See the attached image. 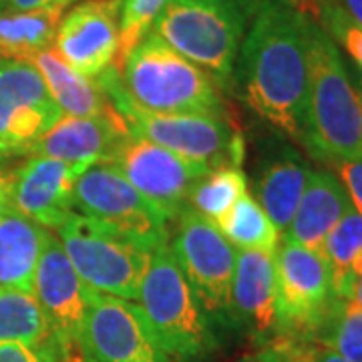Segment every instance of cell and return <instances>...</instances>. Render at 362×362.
<instances>
[{"mask_svg": "<svg viewBox=\"0 0 362 362\" xmlns=\"http://www.w3.org/2000/svg\"><path fill=\"white\" fill-rule=\"evenodd\" d=\"M308 13L294 0H262L247 28L230 89L259 119L306 141Z\"/></svg>", "mask_w": 362, "mask_h": 362, "instance_id": "cell-1", "label": "cell"}, {"mask_svg": "<svg viewBox=\"0 0 362 362\" xmlns=\"http://www.w3.org/2000/svg\"><path fill=\"white\" fill-rule=\"evenodd\" d=\"M306 141L326 159L362 157V109L342 52L308 13Z\"/></svg>", "mask_w": 362, "mask_h": 362, "instance_id": "cell-2", "label": "cell"}, {"mask_svg": "<svg viewBox=\"0 0 362 362\" xmlns=\"http://www.w3.org/2000/svg\"><path fill=\"white\" fill-rule=\"evenodd\" d=\"M262 0H168L151 33L230 89L240 47Z\"/></svg>", "mask_w": 362, "mask_h": 362, "instance_id": "cell-3", "label": "cell"}, {"mask_svg": "<svg viewBox=\"0 0 362 362\" xmlns=\"http://www.w3.org/2000/svg\"><path fill=\"white\" fill-rule=\"evenodd\" d=\"M117 69L133 103L151 113L228 117L218 83L156 33H147Z\"/></svg>", "mask_w": 362, "mask_h": 362, "instance_id": "cell-4", "label": "cell"}, {"mask_svg": "<svg viewBox=\"0 0 362 362\" xmlns=\"http://www.w3.org/2000/svg\"><path fill=\"white\" fill-rule=\"evenodd\" d=\"M109 103L125 121L131 135L157 143L169 151L209 169L220 165H240L244 159V139L228 121L216 115H177L151 113L133 103L123 89L117 66H109L95 78Z\"/></svg>", "mask_w": 362, "mask_h": 362, "instance_id": "cell-5", "label": "cell"}, {"mask_svg": "<svg viewBox=\"0 0 362 362\" xmlns=\"http://www.w3.org/2000/svg\"><path fill=\"white\" fill-rule=\"evenodd\" d=\"M137 302L159 346L173 362H202L216 350L206 310L187 284L169 244L153 250Z\"/></svg>", "mask_w": 362, "mask_h": 362, "instance_id": "cell-6", "label": "cell"}, {"mask_svg": "<svg viewBox=\"0 0 362 362\" xmlns=\"http://www.w3.org/2000/svg\"><path fill=\"white\" fill-rule=\"evenodd\" d=\"M54 232L66 258L89 290L137 302L139 286L153 254L151 250L75 209Z\"/></svg>", "mask_w": 362, "mask_h": 362, "instance_id": "cell-7", "label": "cell"}, {"mask_svg": "<svg viewBox=\"0 0 362 362\" xmlns=\"http://www.w3.org/2000/svg\"><path fill=\"white\" fill-rule=\"evenodd\" d=\"M73 209L147 250L169 244V218L113 165L99 163L78 177Z\"/></svg>", "mask_w": 362, "mask_h": 362, "instance_id": "cell-8", "label": "cell"}, {"mask_svg": "<svg viewBox=\"0 0 362 362\" xmlns=\"http://www.w3.org/2000/svg\"><path fill=\"white\" fill-rule=\"evenodd\" d=\"M175 238L169 244L187 284L206 314L230 310L235 247L223 238L216 223L185 206L175 218Z\"/></svg>", "mask_w": 362, "mask_h": 362, "instance_id": "cell-9", "label": "cell"}, {"mask_svg": "<svg viewBox=\"0 0 362 362\" xmlns=\"http://www.w3.org/2000/svg\"><path fill=\"white\" fill-rule=\"evenodd\" d=\"M63 111L28 61L0 59V159L33 156Z\"/></svg>", "mask_w": 362, "mask_h": 362, "instance_id": "cell-10", "label": "cell"}, {"mask_svg": "<svg viewBox=\"0 0 362 362\" xmlns=\"http://www.w3.org/2000/svg\"><path fill=\"white\" fill-rule=\"evenodd\" d=\"M78 344L87 362H173L159 346L139 304L93 290Z\"/></svg>", "mask_w": 362, "mask_h": 362, "instance_id": "cell-11", "label": "cell"}, {"mask_svg": "<svg viewBox=\"0 0 362 362\" xmlns=\"http://www.w3.org/2000/svg\"><path fill=\"white\" fill-rule=\"evenodd\" d=\"M278 328L310 332L322 326L332 302V278L320 254L280 240L274 252Z\"/></svg>", "mask_w": 362, "mask_h": 362, "instance_id": "cell-12", "label": "cell"}, {"mask_svg": "<svg viewBox=\"0 0 362 362\" xmlns=\"http://www.w3.org/2000/svg\"><path fill=\"white\" fill-rule=\"evenodd\" d=\"M107 165L119 169L131 185L156 204L169 220L187 206L195 181L209 168L169 151L157 143L129 135Z\"/></svg>", "mask_w": 362, "mask_h": 362, "instance_id": "cell-13", "label": "cell"}, {"mask_svg": "<svg viewBox=\"0 0 362 362\" xmlns=\"http://www.w3.org/2000/svg\"><path fill=\"white\" fill-rule=\"evenodd\" d=\"M54 52L83 77L97 78L119 54V0H81L63 14Z\"/></svg>", "mask_w": 362, "mask_h": 362, "instance_id": "cell-14", "label": "cell"}, {"mask_svg": "<svg viewBox=\"0 0 362 362\" xmlns=\"http://www.w3.org/2000/svg\"><path fill=\"white\" fill-rule=\"evenodd\" d=\"M85 163H66L45 156H30L13 175V207L47 230L73 211V192Z\"/></svg>", "mask_w": 362, "mask_h": 362, "instance_id": "cell-15", "label": "cell"}, {"mask_svg": "<svg viewBox=\"0 0 362 362\" xmlns=\"http://www.w3.org/2000/svg\"><path fill=\"white\" fill-rule=\"evenodd\" d=\"M89 294L90 290L78 278L71 259L66 258L63 244L51 232L37 266L33 296L37 298L45 312L51 330L63 342L78 344Z\"/></svg>", "mask_w": 362, "mask_h": 362, "instance_id": "cell-16", "label": "cell"}, {"mask_svg": "<svg viewBox=\"0 0 362 362\" xmlns=\"http://www.w3.org/2000/svg\"><path fill=\"white\" fill-rule=\"evenodd\" d=\"M228 312L252 337H266L278 328L274 252L242 250L238 254Z\"/></svg>", "mask_w": 362, "mask_h": 362, "instance_id": "cell-17", "label": "cell"}, {"mask_svg": "<svg viewBox=\"0 0 362 362\" xmlns=\"http://www.w3.org/2000/svg\"><path fill=\"white\" fill-rule=\"evenodd\" d=\"M131 133L121 117H71L63 119L52 127L33 156H45L61 159L66 163L99 165L109 163L115 151Z\"/></svg>", "mask_w": 362, "mask_h": 362, "instance_id": "cell-18", "label": "cell"}, {"mask_svg": "<svg viewBox=\"0 0 362 362\" xmlns=\"http://www.w3.org/2000/svg\"><path fill=\"white\" fill-rule=\"evenodd\" d=\"M350 207L352 202L337 175L328 171H310L296 214L282 240L322 256L326 235Z\"/></svg>", "mask_w": 362, "mask_h": 362, "instance_id": "cell-19", "label": "cell"}, {"mask_svg": "<svg viewBox=\"0 0 362 362\" xmlns=\"http://www.w3.org/2000/svg\"><path fill=\"white\" fill-rule=\"evenodd\" d=\"M51 230L28 220L13 206L0 218V292L33 294L35 274Z\"/></svg>", "mask_w": 362, "mask_h": 362, "instance_id": "cell-20", "label": "cell"}, {"mask_svg": "<svg viewBox=\"0 0 362 362\" xmlns=\"http://www.w3.org/2000/svg\"><path fill=\"white\" fill-rule=\"evenodd\" d=\"M28 63L37 66L52 101L59 105L63 115L121 117L109 103L101 85L95 78L83 77L75 69H71L54 49L40 51Z\"/></svg>", "mask_w": 362, "mask_h": 362, "instance_id": "cell-21", "label": "cell"}, {"mask_svg": "<svg viewBox=\"0 0 362 362\" xmlns=\"http://www.w3.org/2000/svg\"><path fill=\"white\" fill-rule=\"evenodd\" d=\"M310 171L296 156L288 153L274 159L259 173L256 181V202L280 233H284L292 223Z\"/></svg>", "mask_w": 362, "mask_h": 362, "instance_id": "cell-22", "label": "cell"}, {"mask_svg": "<svg viewBox=\"0 0 362 362\" xmlns=\"http://www.w3.org/2000/svg\"><path fill=\"white\" fill-rule=\"evenodd\" d=\"M66 11H0V59L30 61L40 51L52 49L59 23Z\"/></svg>", "mask_w": 362, "mask_h": 362, "instance_id": "cell-23", "label": "cell"}, {"mask_svg": "<svg viewBox=\"0 0 362 362\" xmlns=\"http://www.w3.org/2000/svg\"><path fill=\"white\" fill-rule=\"evenodd\" d=\"M362 252V214L354 206L342 216L326 235L322 246V258L328 264L332 278V292L338 300H349L354 286L352 266Z\"/></svg>", "mask_w": 362, "mask_h": 362, "instance_id": "cell-24", "label": "cell"}, {"mask_svg": "<svg viewBox=\"0 0 362 362\" xmlns=\"http://www.w3.org/2000/svg\"><path fill=\"white\" fill-rule=\"evenodd\" d=\"M218 230L233 247L276 252L280 246V232L250 194L242 195L218 223Z\"/></svg>", "mask_w": 362, "mask_h": 362, "instance_id": "cell-25", "label": "cell"}, {"mask_svg": "<svg viewBox=\"0 0 362 362\" xmlns=\"http://www.w3.org/2000/svg\"><path fill=\"white\" fill-rule=\"evenodd\" d=\"M51 334V324L37 298L13 290L0 292V342H21L37 349Z\"/></svg>", "mask_w": 362, "mask_h": 362, "instance_id": "cell-26", "label": "cell"}, {"mask_svg": "<svg viewBox=\"0 0 362 362\" xmlns=\"http://www.w3.org/2000/svg\"><path fill=\"white\" fill-rule=\"evenodd\" d=\"M246 194L247 181L240 165H220L209 169L206 175L195 181L187 206H192L197 214L218 226L233 204Z\"/></svg>", "mask_w": 362, "mask_h": 362, "instance_id": "cell-27", "label": "cell"}, {"mask_svg": "<svg viewBox=\"0 0 362 362\" xmlns=\"http://www.w3.org/2000/svg\"><path fill=\"white\" fill-rule=\"evenodd\" d=\"M320 328L324 349L350 362H362V308L337 298Z\"/></svg>", "mask_w": 362, "mask_h": 362, "instance_id": "cell-28", "label": "cell"}, {"mask_svg": "<svg viewBox=\"0 0 362 362\" xmlns=\"http://www.w3.org/2000/svg\"><path fill=\"white\" fill-rule=\"evenodd\" d=\"M310 11L312 18L322 26L338 47L344 49L362 75V26L340 8L337 0H316Z\"/></svg>", "mask_w": 362, "mask_h": 362, "instance_id": "cell-29", "label": "cell"}, {"mask_svg": "<svg viewBox=\"0 0 362 362\" xmlns=\"http://www.w3.org/2000/svg\"><path fill=\"white\" fill-rule=\"evenodd\" d=\"M165 2L168 0H119V54L115 66L121 65L125 54L147 33H151Z\"/></svg>", "mask_w": 362, "mask_h": 362, "instance_id": "cell-30", "label": "cell"}, {"mask_svg": "<svg viewBox=\"0 0 362 362\" xmlns=\"http://www.w3.org/2000/svg\"><path fill=\"white\" fill-rule=\"evenodd\" d=\"M340 183L344 185L350 202L356 211L362 214V157L354 159H338L334 161Z\"/></svg>", "mask_w": 362, "mask_h": 362, "instance_id": "cell-31", "label": "cell"}, {"mask_svg": "<svg viewBox=\"0 0 362 362\" xmlns=\"http://www.w3.org/2000/svg\"><path fill=\"white\" fill-rule=\"evenodd\" d=\"M81 0H2L0 11H16V13H33V11H51L77 4Z\"/></svg>", "mask_w": 362, "mask_h": 362, "instance_id": "cell-32", "label": "cell"}, {"mask_svg": "<svg viewBox=\"0 0 362 362\" xmlns=\"http://www.w3.org/2000/svg\"><path fill=\"white\" fill-rule=\"evenodd\" d=\"M288 349V362H350L337 352L328 349H298L294 344H286Z\"/></svg>", "mask_w": 362, "mask_h": 362, "instance_id": "cell-33", "label": "cell"}, {"mask_svg": "<svg viewBox=\"0 0 362 362\" xmlns=\"http://www.w3.org/2000/svg\"><path fill=\"white\" fill-rule=\"evenodd\" d=\"M0 362H45L35 349L21 342H0Z\"/></svg>", "mask_w": 362, "mask_h": 362, "instance_id": "cell-34", "label": "cell"}, {"mask_svg": "<svg viewBox=\"0 0 362 362\" xmlns=\"http://www.w3.org/2000/svg\"><path fill=\"white\" fill-rule=\"evenodd\" d=\"M240 362H288L286 342H274V344L258 350L254 354H247Z\"/></svg>", "mask_w": 362, "mask_h": 362, "instance_id": "cell-35", "label": "cell"}, {"mask_svg": "<svg viewBox=\"0 0 362 362\" xmlns=\"http://www.w3.org/2000/svg\"><path fill=\"white\" fill-rule=\"evenodd\" d=\"M13 206V177L0 175V218Z\"/></svg>", "mask_w": 362, "mask_h": 362, "instance_id": "cell-36", "label": "cell"}, {"mask_svg": "<svg viewBox=\"0 0 362 362\" xmlns=\"http://www.w3.org/2000/svg\"><path fill=\"white\" fill-rule=\"evenodd\" d=\"M337 2L356 25L362 26V0H337Z\"/></svg>", "mask_w": 362, "mask_h": 362, "instance_id": "cell-37", "label": "cell"}, {"mask_svg": "<svg viewBox=\"0 0 362 362\" xmlns=\"http://www.w3.org/2000/svg\"><path fill=\"white\" fill-rule=\"evenodd\" d=\"M349 302H352L354 306H358L362 308V276L361 278H356V282L352 286V290H350V296Z\"/></svg>", "mask_w": 362, "mask_h": 362, "instance_id": "cell-38", "label": "cell"}, {"mask_svg": "<svg viewBox=\"0 0 362 362\" xmlns=\"http://www.w3.org/2000/svg\"><path fill=\"white\" fill-rule=\"evenodd\" d=\"M294 2H296V4L300 6V8H302V11H306V13H308L312 6H314V2H316V0H294Z\"/></svg>", "mask_w": 362, "mask_h": 362, "instance_id": "cell-39", "label": "cell"}, {"mask_svg": "<svg viewBox=\"0 0 362 362\" xmlns=\"http://www.w3.org/2000/svg\"><path fill=\"white\" fill-rule=\"evenodd\" d=\"M354 87L358 93V99H361V109H362V75L358 73V77H354Z\"/></svg>", "mask_w": 362, "mask_h": 362, "instance_id": "cell-40", "label": "cell"}, {"mask_svg": "<svg viewBox=\"0 0 362 362\" xmlns=\"http://www.w3.org/2000/svg\"><path fill=\"white\" fill-rule=\"evenodd\" d=\"M0 4H2V0H0Z\"/></svg>", "mask_w": 362, "mask_h": 362, "instance_id": "cell-41", "label": "cell"}]
</instances>
